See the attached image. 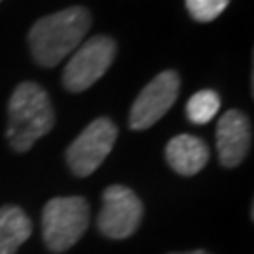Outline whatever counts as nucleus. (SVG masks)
<instances>
[{
  "mask_svg": "<svg viewBox=\"0 0 254 254\" xmlns=\"http://www.w3.org/2000/svg\"><path fill=\"white\" fill-rule=\"evenodd\" d=\"M173 254H209L205 251H192V253H173Z\"/></svg>",
  "mask_w": 254,
  "mask_h": 254,
  "instance_id": "13",
  "label": "nucleus"
},
{
  "mask_svg": "<svg viewBox=\"0 0 254 254\" xmlns=\"http://www.w3.org/2000/svg\"><path fill=\"white\" fill-rule=\"evenodd\" d=\"M230 0H185V6L189 9L192 19L200 23H209L228 8Z\"/></svg>",
  "mask_w": 254,
  "mask_h": 254,
  "instance_id": "12",
  "label": "nucleus"
},
{
  "mask_svg": "<svg viewBox=\"0 0 254 254\" xmlns=\"http://www.w3.org/2000/svg\"><path fill=\"white\" fill-rule=\"evenodd\" d=\"M253 141L251 121L239 109H230L218 119L217 149L224 168H236L245 160Z\"/></svg>",
  "mask_w": 254,
  "mask_h": 254,
  "instance_id": "8",
  "label": "nucleus"
},
{
  "mask_svg": "<svg viewBox=\"0 0 254 254\" xmlns=\"http://www.w3.org/2000/svg\"><path fill=\"white\" fill-rule=\"evenodd\" d=\"M119 130L115 123L109 119L100 117L92 121L79 136L72 141L66 151L68 166L77 177H87L94 173L100 164L108 158L111 149L115 145Z\"/></svg>",
  "mask_w": 254,
  "mask_h": 254,
  "instance_id": "5",
  "label": "nucleus"
},
{
  "mask_svg": "<svg viewBox=\"0 0 254 254\" xmlns=\"http://www.w3.org/2000/svg\"><path fill=\"white\" fill-rule=\"evenodd\" d=\"M91 209L81 196L53 198L46 203L42 215V232L49 251L64 253L73 247L89 226Z\"/></svg>",
  "mask_w": 254,
  "mask_h": 254,
  "instance_id": "3",
  "label": "nucleus"
},
{
  "mask_svg": "<svg viewBox=\"0 0 254 254\" xmlns=\"http://www.w3.org/2000/svg\"><path fill=\"white\" fill-rule=\"evenodd\" d=\"M117 46L109 36H92L75 49L63 72V85L70 92L91 89L113 64Z\"/></svg>",
  "mask_w": 254,
  "mask_h": 254,
  "instance_id": "4",
  "label": "nucleus"
},
{
  "mask_svg": "<svg viewBox=\"0 0 254 254\" xmlns=\"http://www.w3.org/2000/svg\"><path fill=\"white\" fill-rule=\"evenodd\" d=\"M166 160L177 173L190 177L205 168L209 160V149L200 137L179 134L168 141Z\"/></svg>",
  "mask_w": 254,
  "mask_h": 254,
  "instance_id": "9",
  "label": "nucleus"
},
{
  "mask_svg": "<svg viewBox=\"0 0 254 254\" xmlns=\"http://www.w3.org/2000/svg\"><path fill=\"white\" fill-rule=\"evenodd\" d=\"M91 28V13L87 8L73 6L38 19L30 28L28 44L40 66L53 68L81 46Z\"/></svg>",
  "mask_w": 254,
  "mask_h": 254,
  "instance_id": "1",
  "label": "nucleus"
},
{
  "mask_svg": "<svg viewBox=\"0 0 254 254\" xmlns=\"http://www.w3.org/2000/svg\"><path fill=\"white\" fill-rule=\"evenodd\" d=\"M143 217V205L136 192L123 185H111L104 190L98 228L109 239H127L137 230Z\"/></svg>",
  "mask_w": 254,
  "mask_h": 254,
  "instance_id": "6",
  "label": "nucleus"
},
{
  "mask_svg": "<svg viewBox=\"0 0 254 254\" xmlns=\"http://www.w3.org/2000/svg\"><path fill=\"white\" fill-rule=\"evenodd\" d=\"M55 111L46 89L32 81L17 85L8 104V137L9 145L17 153H27L40 137L51 132Z\"/></svg>",
  "mask_w": 254,
  "mask_h": 254,
  "instance_id": "2",
  "label": "nucleus"
},
{
  "mask_svg": "<svg viewBox=\"0 0 254 254\" xmlns=\"http://www.w3.org/2000/svg\"><path fill=\"white\" fill-rule=\"evenodd\" d=\"M32 234V222L23 209L6 205L0 209V254H15Z\"/></svg>",
  "mask_w": 254,
  "mask_h": 254,
  "instance_id": "10",
  "label": "nucleus"
},
{
  "mask_svg": "<svg viewBox=\"0 0 254 254\" xmlns=\"http://www.w3.org/2000/svg\"><path fill=\"white\" fill-rule=\"evenodd\" d=\"M181 77L175 70H164L139 92L130 109V128L147 130L172 109L179 96Z\"/></svg>",
  "mask_w": 254,
  "mask_h": 254,
  "instance_id": "7",
  "label": "nucleus"
},
{
  "mask_svg": "<svg viewBox=\"0 0 254 254\" xmlns=\"http://www.w3.org/2000/svg\"><path fill=\"white\" fill-rule=\"evenodd\" d=\"M220 109V98L215 91H198L187 102V117L192 125H207L217 117Z\"/></svg>",
  "mask_w": 254,
  "mask_h": 254,
  "instance_id": "11",
  "label": "nucleus"
}]
</instances>
